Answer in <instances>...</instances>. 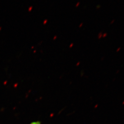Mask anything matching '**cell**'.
<instances>
[{
  "label": "cell",
  "instance_id": "obj_1",
  "mask_svg": "<svg viewBox=\"0 0 124 124\" xmlns=\"http://www.w3.org/2000/svg\"><path fill=\"white\" fill-rule=\"evenodd\" d=\"M31 124H41V123L40 121H35L31 123Z\"/></svg>",
  "mask_w": 124,
  "mask_h": 124
}]
</instances>
